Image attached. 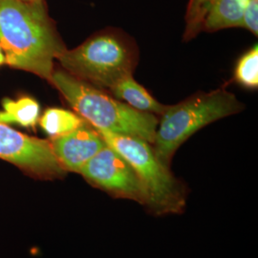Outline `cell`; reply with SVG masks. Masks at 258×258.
Returning <instances> with one entry per match:
<instances>
[{
	"label": "cell",
	"instance_id": "obj_1",
	"mask_svg": "<svg viewBox=\"0 0 258 258\" xmlns=\"http://www.w3.org/2000/svg\"><path fill=\"white\" fill-rule=\"evenodd\" d=\"M0 46L5 62L51 82L65 48L44 0H0Z\"/></svg>",
	"mask_w": 258,
	"mask_h": 258
},
{
	"label": "cell",
	"instance_id": "obj_2",
	"mask_svg": "<svg viewBox=\"0 0 258 258\" xmlns=\"http://www.w3.org/2000/svg\"><path fill=\"white\" fill-rule=\"evenodd\" d=\"M50 83L94 128L137 137L153 144L159 122L154 114L136 110L64 70H54Z\"/></svg>",
	"mask_w": 258,
	"mask_h": 258
},
{
	"label": "cell",
	"instance_id": "obj_3",
	"mask_svg": "<svg viewBox=\"0 0 258 258\" xmlns=\"http://www.w3.org/2000/svg\"><path fill=\"white\" fill-rule=\"evenodd\" d=\"M242 108L243 104L236 97L224 88L201 93L184 102L166 106L153 141L155 155L169 166L176 150L197 130L238 113Z\"/></svg>",
	"mask_w": 258,
	"mask_h": 258
},
{
	"label": "cell",
	"instance_id": "obj_4",
	"mask_svg": "<svg viewBox=\"0 0 258 258\" xmlns=\"http://www.w3.org/2000/svg\"><path fill=\"white\" fill-rule=\"evenodd\" d=\"M56 60L75 78L108 89L133 75L135 66V55L128 42L109 30L94 35L73 50L65 49Z\"/></svg>",
	"mask_w": 258,
	"mask_h": 258
},
{
	"label": "cell",
	"instance_id": "obj_5",
	"mask_svg": "<svg viewBox=\"0 0 258 258\" xmlns=\"http://www.w3.org/2000/svg\"><path fill=\"white\" fill-rule=\"evenodd\" d=\"M106 144L123 157L143 184L148 207L157 213L180 212L185 204L184 192L169 166L157 158L150 144L142 139L98 130Z\"/></svg>",
	"mask_w": 258,
	"mask_h": 258
},
{
	"label": "cell",
	"instance_id": "obj_6",
	"mask_svg": "<svg viewBox=\"0 0 258 258\" xmlns=\"http://www.w3.org/2000/svg\"><path fill=\"white\" fill-rule=\"evenodd\" d=\"M0 159L25 174L40 179L61 178L66 171L55 158L49 141L28 136L0 122Z\"/></svg>",
	"mask_w": 258,
	"mask_h": 258
},
{
	"label": "cell",
	"instance_id": "obj_7",
	"mask_svg": "<svg viewBox=\"0 0 258 258\" xmlns=\"http://www.w3.org/2000/svg\"><path fill=\"white\" fill-rule=\"evenodd\" d=\"M80 174L90 184L117 197L148 205L138 176L127 161L108 145L87 162Z\"/></svg>",
	"mask_w": 258,
	"mask_h": 258
},
{
	"label": "cell",
	"instance_id": "obj_8",
	"mask_svg": "<svg viewBox=\"0 0 258 258\" xmlns=\"http://www.w3.org/2000/svg\"><path fill=\"white\" fill-rule=\"evenodd\" d=\"M50 144L65 171L76 173H80L87 162L107 146L99 131L86 120L73 131L51 139Z\"/></svg>",
	"mask_w": 258,
	"mask_h": 258
},
{
	"label": "cell",
	"instance_id": "obj_9",
	"mask_svg": "<svg viewBox=\"0 0 258 258\" xmlns=\"http://www.w3.org/2000/svg\"><path fill=\"white\" fill-rule=\"evenodd\" d=\"M248 0H208L204 6L199 30L215 32L240 27Z\"/></svg>",
	"mask_w": 258,
	"mask_h": 258
},
{
	"label": "cell",
	"instance_id": "obj_10",
	"mask_svg": "<svg viewBox=\"0 0 258 258\" xmlns=\"http://www.w3.org/2000/svg\"><path fill=\"white\" fill-rule=\"evenodd\" d=\"M109 90L115 98L122 100L136 110L162 115L166 109V105L156 101L145 87L134 80L133 75L121 79Z\"/></svg>",
	"mask_w": 258,
	"mask_h": 258
},
{
	"label": "cell",
	"instance_id": "obj_11",
	"mask_svg": "<svg viewBox=\"0 0 258 258\" xmlns=\"http://www.w3.org/2000/svg\"><path fill=\"white\" fill-rule=\"evenodd\" d=\"M39 104L30 97H23L17 101L6 99L3 102V110L0 111V122L33 127L39 120Z\"/></svg>",
	"mask_w": 258,
	"mask_h": 258
},
{
	"label": "cell",
	"instance_id": "obj_12",
	"mask_svg": "<svg viewBox=\"0 0 258 258\" xmlns=\"http://www.w3.org/2000/svg\"><path fill=\"white\" fill-rule=\"evenodd\" d=\"M39 124L51 139L62 136L79 126L85 120L71 111L49 108L39 118Z\"/></svg>",
	"mask_w": 258,
	"mask_h": 258
},
{
	"label": "cell",
	"instance_id": "obj_13",
	"mask_svg": "<svg viewBox=\"0 0 258 258\" xmlns=\"http://www.w3.org/2000/svg\"><path fill=\"white\" fill-rule=\"evenodd\" d=\"M235 80L240 84L256 88L258 86V48L252 47L243 55L235 69Z\"/></svg>",
	"mask_w": 258,
	"mask_h": 258
},
{
	"label": "cell",
	"instance_id": "obj_14",
	"mask_svg": "<svg viewBox=\"0 0 258 258\" xmlns=\"http://www.w3.org/2000/svg\"><path fill=\"white\" fill-rule=\"evenodd\" d=\"M240 27L245 28L253 35L258 34V0H248L242 16Z\"/></svg>",
	"mask_w": 258,
	"mask_h": 258
},
{
	"label": "cell",
	"instance_id": "obj_15",
	"mask_svg": "<svg viewBox=\"0 0 258 258\" xmlns=\"http://www.w3.org/2000/svg\"><path fill=\"white\" fill-rule=\"evenodd\" d=\"M5 61H6V60H5V54H4L2 48L0 46V66L4 64Z\"/></svg>",
	"mask_w": 258,
	"mask_h": 258
},
{
	"label": "cell",
	"instance_id": "obj_16",
	"mask_svg": "<svg viewBox=\"0 0 258 258\" xmlns=\"http://www.w3.org/2000/svg\"><path fill=\"white\" fill-rule=\"evenodd\" d=\"M23 1H33V0H23Z\"/></svg>",
	"mask_w": 258,
	"mask_h": 258
}]
</instances>
